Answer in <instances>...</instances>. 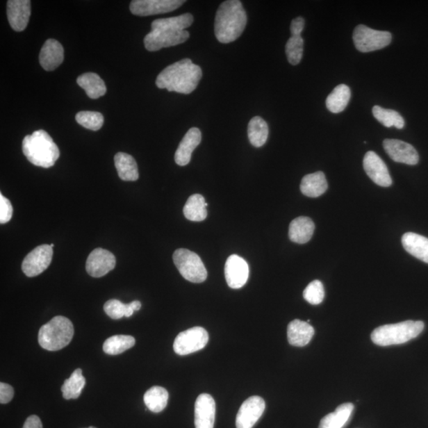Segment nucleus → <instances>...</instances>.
<instances>
[{
  "label": "nucleus",
  "instance_id": "obj_29",
  "mask_svg": "<svg viewBox=\"0 0 428 428\" xmlns=\"http://www.w3.org/2000/svg\"><path fill=\"white\" fill-rule=\"evenodd\" d=\"M104 308L105 313L111 319L118 320L124 317L131 318L134 312L140 311L142 303L133 301L129 304H124L117 299H111L105 303Z\"/></svg>",
  "mask_w": 428,
  "mask_h": 428
},
{
  "label": "nucleus",
  "instance_id": "obj_33",
  "mask_svg": "<svg viewBox=\"0 0 428 428\" xmlns=\"http://www.w3.org/2000/svg\"><path fill=\"white\" fill-rule=\"evenodd\" d=\"M85 385L86 379L83 376L82 370L76 369L69 379L65 381L61 387L63 397L66 400L77 399L81 395L82 390Z\"/></svg>",
  "mask_w": 428,
  "mask_h": 428
},
{
  "label": "nucleus",
  "instance_id": "obj_35",
  "mask_svg": "<svg viewBox=\"0 0 428 428\" xmlns=\"http://www.w3.org/2000/svg\"><path fill=\"white\" fill-rule=\"evenodd\" d=\"M372 112L376 120L387 128L394 126L402 129L404 127V118L396 110L384 109L379 106H374Z\"/></svg>",
  "mask_w": 428,
  "mask_h": 428
},
{
  "label": "nucleus",
  "instance_id": "obj_20",
  "mask_svg": "<svg viewBox=\"0 0 428 428\" xmlns=\"http://www.w3.org/2000/svg\"><path fill=\"white\" fill-rule=\"evenodd\" d=\"M201 140V133L198 128H191L180 142L174 154V161L179 166L188 165L190 162L194 150L198 147Z\"/></svg>",
  "mask_w": 428,
  "mask_h": 428
},
{
  "label": "nucleus",
  "instance_id": "obj_37",
  "mask_svg": "<svg viewBox=\"0 0 428 428\" xmlns=\"http://www.w3.org/2000/svg\"><path fill=\"white\" fill-rule=\"evenodd\" d=\"M304 40L302 36L293 37L286 44V54L289 63L297 65L300 63L303 56Z\"/></svg>",
  "mask_w": 428,
  "mask_h": 428
},
{
  "label": "nucleus",
  "instance_id": "obj_14",
  "mask_svg": "<svg viewBox=\"0 0 428 428\" xmlns=\"http://www.w3.org/2000/svg\"><path fill=\"white\" fill-rule=\"evenodd\" d=\"M363 168L370 179L380 187L388 188L392 185L393 180L385 162L374 151H370L365 155Z\"/></svg>",
  "mask_w": 428,
  "mask_h": 428
},
{
  "label": "nucleus",
  "instance_id": "obj_40",
  "mask_svg": "<svg viewBox=\"0 0 428 428\" xmlns=\"http://www.w3.org/2000/svg\"><path fill=\"white\" fill-rule=\"evenodd\" d=\"M15 395V391L13 386L7 384V383H0V403L8 404L11 402Z\"/></svg>",
  "mask_w": 428,
  "mask_h": 428
},
{
  "label": "nucleus",
  "instance_id": "obj_8",
  "mask_svg": "<svg viewBox=\"0 0 428 428\" xmlns=\"http://www.w3.org/2000/svg\"><path fill=\"white\" fill-rule=\"evenodd\" d=\"M354 46L359 52L370 53L385 48L391 43L392 35L388 31H380L359 25L353 33Z\"/></svg>",
  "mask_w": 428,
  "mask_h": 428
},
{
  "label": "nucleus",
  "instance_id": "obj_16",
  "mask_svg": "<svg viewBox=\"0 0 428 428\" xmlns=\"http://www.w3.org/2000/svg\"><path fill=\"white\" fill-rule=\"evenodd\" d=\"M383 147L390 158L397 163L408 165H415L419 162L418 151L412 145L396 139H386Z\"/></svg>",
  "mask_w": 428,
  "mask_h": 428
},
{
  "label": "nucleus",
  "instance_id": "obj_25",
  "mask_svg": "<svg viewBox=\"0 0 428 428\" xmlns=\"http://www.w3.org/2000/svg\"><path fill=\"white\" fill-rule=\"evenodd\" d=\"M77 83L90 99H97L106 93L105 83L97 73H84L77 78Z\"/></svg>",
  "mask_w": 428,
  "mask_h": 428
},
{
  "label": "nucleus",
  "instance_id": "obj_1",
  "mask_svg": "<svg viewBox=\"0 0 428 428\" xmlns=\"http://www.w3.org/2000/svg\"><path fill=\"white\" fill-rule=\"evenodd\" d=\"M193 22L194 17L190 13L154 20L151 26V31L144 39L146 49L156 52L184 43L190 38L186 29L192 25Z\"/></svg>",
  "mask_w": 428,
  "mask_h": 428
},
{
  "label": "nucleus",
  "instance_id": "obj_15",
  "mask_svg": "<svg viewBox=\"0 0 428 428\" xmlns=\"http://www.w3.org/2000/svg\"><path fill=\"white\" fill-rule=\"evenodd\" d=\"M116 266V258L113 253L104 249H94L89 255L86 270L94 278L104 277Z\"/></svg>",
  "mask_w": 428,
  "mask_h": 428
},
{
  "label": "nucleus",
  "instance_id": "obj_31",
  "mask_svg": "<svg viewBox=\"0 0 428 428\" xmlns=\"http://www.w3.org/2000/svg\"><path fill=\"white\" fill-rule=\"evenodd\" d=\"M269 128L265 121L261 117H254L247 126V135L250 143L256 148L262 147L268 138Z\"/></svg>",
  "mask_w": 428,
  "mask_h": 428
},
{
  "label": "nucleus",
  "instance_id": "obj_34",
  "mask_svg": "<svg viewBox=\"0 0 428 428\" xmlns=\"http://www.w3.org/2000/svg\"><path fill=\"white\" fill-rule=\"evenodd\" d=\"M134 337L131 336L117 335L111 336L104 343V351L110 356H117L129 350L135 345Z\"/></svg>",
  "mask_w": 428,
  "mask_h": 428
},
{
  "label": "nucleus",
  "instance_id": "obj_23",
  "mask_svg": "<svg viewBox=\"0 0 428 428\" xmlns=\"http://www.w3.org/2000/svg\"><path fill=\"white\" fill-rule=\"evenodd\" d=\"M402 245L405 251L418 260L428 263V239L424 236L415 233L403 235Z\"/></svg>",
  "mask_w": 428,
  "mask_h": 428
},
{
  "label": "nucleus",
  "instance_id": "obj_30",
  "mask_svg": "<svg viewBox=\"0 0 428 428\" xmlns=\"http://www.w3.org/2000/svg\"><path fill=\"white\" fill-rule=\"evenodd\" d=\"M351 99V90L345 84H340L326 99V106L328 110L338 114L346 109Z\"/></svg>",
  "mask_w": 428,
  "mask_h": 428
},
{
  "label": "nucleus",
  "instance_id": "obj_36",
  "mask_svg": "<svg viewBox=\"0 0 428 428\" xmlns=\"http://www.w3.org/2000/svg\"><path fill=\"white\" fill-rule=\"evenodd\" d=\"M76 120L83 127L97 131L104 126V117L99 112L81 111L76 115Z\"/></svg>",
  "mask_w": 428,
  "mask_h": 428
},
{
  "label": "nucleus",
  "instance_id": "obj_41",
  "mask_svg": "<svg viewBox=\"0 0 428 428\" xmlns=\"http://www.w3.org/2000/svg\"><path fill=\"white\" fill-rule=\"evenodd\" d=\"M305 27V19L302 17L293 19L290 25V32L293 37H300Z\"/></svg>",
  "mask_w": 428,
  "mask_h": 428
},
{
  "label": "nucleus",
  "instance_id": "obj_27",
  "mask_svg": "<svg viewBox=\"0 0 428 428\" xmlns=\"http://www.w3.org/2000/svg\"><path fill=\"white\" fill-rule=\"evenodd\" d=\"M354 409L352 403L340 404L335 412L327 415L320 420L319 428H343L350 419Z\"/></svg>",
  "mask_w": 428,
  "mask_h": 428
},
{
  "label": "nucleus",
  "instance_id": "obj_26",
  "mask_svg": "<svg viewBox=\"0 0 428 428\" xmlns=\"http://www.w3.org/2000/svg\"><path fill=\"white\" fill-rule=\"evenodd\" d=\"M115 163L118 176L123 181H136L139 179L137 162L132 156L118 153L115 156Z\"/></svg>",
  "mask_w": 428,
  "mask_h": 428
},
{
  "label": "nucleus",
  "instance_id": "obj_5",
  "mask_svg": "<svg viewBox=\"0 0 428 428\" xmlns=\"http://www.w3.org/2000/svg\"><path fill=\"white\" fill-rule=\"evenodd\" d=\"M423 321L406 320L403 322L379 327L371 334L375 345L387 347L402 345L418 337L424 331Z\"/></svg>",
  "mask_w": 428,
  "mask_h": 428
},
{
  "label": "nucleus",
  "instance_id": "obj_28",
  "mask_svg": "<svg viewBox=\"0 0 428 428\" xmlns=\"http://www.w3.org/2000/svg\"><path fill=\"white\" fill-rule=\"evenodd\" d=\"M207 206L204 196L199 194L191 195L184 206V216L191 222L204 221L208 215Z\"/></svg>",
  "mask_w": 428,
  "mask_h": 428
},
{
  "label": "nucleus",
  "instance_id": "obj_24",
  "mask_svg": "<svg viewBox=\"0 0 428 428\" xmlns=\"http://www.w3.org/2000/svg\"><path fill=\"white\" fill-rule=\"evenodd\" d=\"M328 182L322 172L306 174L302 180L300 189L304 195L318 198L328 190Z\"/></svg>",
  "mask_w": 428,
  "mask_h": 428
},
{
  "label": "nucleus",
  "instance_id": "obj_9",
  "mask_svg": "<svg viewBox=\"0 0 428 428\" xmlns=\"http://www.w3.org/2000/svg\"><path fill=\"white\" fill-rule=\"evenodd\" d=\"M208 341L209 334L207 331L201 327H195L180 332L174 341L173 348L179 356H187L204 349Z\"/></svg>",
  "mask_w": 428,
  "mask_h": 428
},
{
  "label": "nucleus",
  "instance_id": "obj_42",
  "mask_svg": "<svg viewBox=\"0 0 428 428\" xmlns=\"http://www.w3.org/2000/svg\"><path fill=\"white\" fill-rule=\"evenodd\" d=\"M22 428H42V421L38 415H31L26 419Z\"/></svg>",
  "mask_w": 428,
  "mask_h": 428
},
{
  "label": "nucleus",
  "instance_id": "obj_32",
  "mask_svg": "<svg viewBox=\"0 0 428 428\" xmlns=\"http://www.w3.org/2000/svg\"><path fill=\"white\" fill-rule=\"evenodd\" d=\"M169 394L166 388L154 386L145 393L144 402L147 408L154 413L162 412L167 406Z\"/></svg>",
  "mask_w": 428,
  "mask_h": 428
},
{
  "label": "nucleus",
  "instance_id": "obj_39",
  "mask_svg": "<svg viewBox=\"0 0 428 428\" xmlns=\"http://www.w3.org/2000/svg\"><path fill=\"white\" fill-rule=\"evenodd\" d=\"M13 207L10 201L2 194H0V223L5 224L10 222L13 217Z\"/></svg>",
  "mask_w": 428,
  "mask_h": 428
},
{
  "label": "nucleus",
  "instance_id": "obj_10",
  "mask_svg": "<svg viewBox=\"0 0 428 428\" xmlns=\"http://www.w3.org/2000/svg\"><path fill=\"white\" fill-rule=\"evenodd\" d=\"M53 256L54 250L51 246L42 245L37 247L22 262V272L30 278L41 274L49 267Z\"/></svg>",
  "mask_w": 428,
  "mask_h": 428
},
{
  "label": "nucleus",
  "instance_id": "obj_19",
  "mask_svg": "<svg viewBox=\"0 0 428 428\" xmlns=\"http://www.w3.org/2000/svg\"><path fill=\"white\" fill-rule=\"evenodd\" d=\"M63 60L64 48L59 42L49 39L44 42L39 55V62L44 70L51 72L58 69Z\"/></svg>",
  "mask_w": 428,
  "mask_h": 428
},
{
  "label": "nucleus",
  "instance_id": "obj_4",
  "mask_svg": "<svg viewBox=\"0 0 428 428\" xmlns=\"http://www.w3.org/2000/svg\"><path fill=\"white\" fill-rule=\"evenodd\" d=\"M22 151L33 165L51 167L60 156V150L49 134L42 129L27 135L22 142Z\"/></svg>",
  "mask_w": 428,
  "mask_h": 428
},
{
  "label": "nucleus",
  "instance_id": "obj_22",
  "mask_svg": "<svg viewBox=\"0 0 428 428\" xmlns=\"http://www.w3.org/2000/svg\"><path fill=\"white\" fill-rule=\"evenodd\" d=\"M315 230V224L311 218L299 217L293 220L289 228V238L297 244H306L311 240Z\"/></svg>",
  "mask_w": 428,
  "mask_h": 428
},
{
  "label": "nucleus",
  "instance_id": "obj_44",
  "mask_svg": "<svg viewBox=\"0 0 428 428\" xmlns=\"http://www.w3.org/2000/svg\"><path fill=\"white\" fill-rule=\"evenodd\" d=\"M50 246H51L52 247H54V244H52V245H50Z\"/></svg>",
  "mask_w": 428,
  "mask_h": 428
},
{
  "label": "nucleus",
  "instance_id": "obj_11",
  "mask_svg": "<svg viewBox=\"0 0 428 428\" xmlns=\"http://www.w3.org/2000/svg\"><path fill=\"white\" fill-rule=\"evenodd\" d=\"M184 3V0H133L129 8L134 15L149 16L172 13Z\"/></svg>",
  "mask_w": 428,
  "mask_h": 428
},
{
  "label": "nucleus",
  "instance_id": "obj_21",
  "mask_svg": "<svg viewBox=\"0 0 428 428\" xmlns=\"http://www.w3.org/2000/svg\"><path fill=\"white\" fill-rule=\"evenodd\" d=\"M314 332L313 327L306 321L295 320L287 328V337L290 345L302 347L311 341Z\"/></svg>",
  "mask_w": 428,
  "mask_h": 428
},
{
  "label": "nucleus",
  "instance_id": "obj_43",
  "mask_svg": "<svg viewBox=\"0 0 428 428\" xmlns=\"http://www.w3.org/2000/svg\"><path fill=\"white\" fill-rule=\"evenodd\" d=\"M88 428H97V427H88Z\"/></svg>",
  "mask_w": 428,
  "mask_h": 428
},
{
  "label": "nucleus",
  "instance_id": "obj_6",
  "mask_svg": "<svg viewBox=\"0 0 428 428\" xmlns=\"http://www.w3.org/2000/svg\"><path fill=\"white\" fill-rule=\"evenodd\" d=\"M74 327L67 318L58 316L44 324L38 334V343L44 350L56 352L69 345Z\"/></svg>",
  "mask_w": 428,
  "mask_h": 428
},
{
  "label": "nucleus",
  "instance_id": "obj_2",
  "mask_svg": "<svg viewBox=\"0 0 428 428\" xmlns=\"http://www.w3.org/2000/svg\"><path fill=\"white\" fill-rule=\"evenodd\" d=\"M202 77V71L190 59H183L169 65L156 78L160 89L185 94L193 92Z\"/></svg>",
  "mask_w": 428,
  "mask_h": 428
},
{
  "label": "nucleus",
  "instance_id": "obj_13",
  "mask_svg": "<svg viewBox=\"0 0 428 428\" xmlns=\"http://www.w3.org/2000/svg\"><path fill=\"white\" fill-rule=\"evenodd\" d=\"M225 279L232 289L243 287L249 277V264L243 258L232 255L228 258L224 266Z\"/></svg>",
  "mask_w": 428,
  "mask_h": 428
},
{
  "label": "nucleus",
  "instance_id": "obj_38",
  "mask_svg": "<svg viewBox=\"0 0 428 428\" xmlns=\"http://www.w3.org/2000/svg\"><path fill=\"white\" fill-rule=\"evenodd\" d=\"M304 299L311 305H319L324 301V289L323 283L319 280H314L309 283L303 292Z\"/></svg>",
  "mask_w": 428,
  "mask_h": 428
},
{
  "label": "nucleus",
  "instance_id": "obj_3",
  "mask_svg": "<svg viewBox=\"0 0 428 428\" xmlns=\"http://www.w3.org/2000/svg\"><path fill=\"white\" fill-rule=\"evenodd\" d=\"M246 11L239 0L223 2L217 11L214 32L218 42H235L243 33L247 25Z\"/></svg>",
  "mask_w": 428,
  "mask_h": 428
},
{
  "label": "nucleus",
  "instance_id": "obj_18",
  "mask_svg": "<svg viewBox=\"0 0 428 428\" xmlns=\"http://www.w3.org/2000/svg\"><path fill=\"white\" fill-rule=\"evenodd\" d=\"M31 2L30 0H9L7 14L9 24L17 32L24 31L30 20Z\"/></svg>",
  "mask_w": 428,
  "mask_h": 428
},
{
  "label": "nucleus",
  "instance_id": "obj_12",
  "mask_svg": "<svg viewBox=\"0 0 428 428\" xmlns=\"http://www.w3.org/2000/svg\"><path fill=\"white\" fill-rule=\"evenodd\" d=\"M265 409L266 404L262 397L253 396L247 399L236 415V428H252L260 420Z\"/></svg>",
  "mask_w": 428,
  "mask_h": 428
},
{
  "label": "nucleus",
  "instance_id": "obj_7",
  "mask_svg": "<svg viewBox=\"0 0 428 428\" xmlns=\"http://www.w3.org/2000/svg\"><path fill=\"white\" fill-rule=\"evenodd\" d=\"M173 261L180 274L191 283H204L207 279V270L204 262L196 253L179 249L174 252Z\"/></svg>",
  "mask_w": 428,
  "mask_h": 428
},
{
  "label": "nucleus",
  "instance_id": "obj_17",
  "mask_svg": "<svg viewBox=\"0 0 428 428\" xmlns=\"http://www.w3.org/2000/svg\"><path fill=\"white\" fill-rule=\"evenodd\" d=\"M215 413L216 404L214 399L210 394H201L195 402V428H213Z\"/></svg>",
  "mask_w": 428,
  "mask_h": 428
}]
</instances>
